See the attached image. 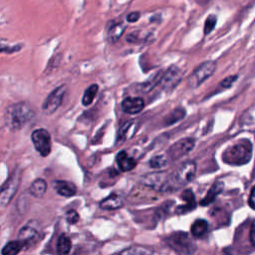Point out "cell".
<instances>
[{
  "label": "cell",
  "instance_id": "8",
  "mask_svg": "<svg viewBox=\"0 0 255 255\" xmlns=\"http://www.w3.org/2000/svg\"><path fill=\"white\" fill-rule=\"evenodd\" d=\"M142 182L144 185L159 191H167L168 189H170L171 184L175 183L173 178H168L164 172H154L146 174L142 178Z\"/></svg>",
  "mask_w": 255,
  "mask_h": 255
},
{
  "label": "cell",
  "instance_id": "23",
  "mask_svg": "<svg viewBox=\"0 0 255 255\" xmlns=\"http://www.w3.org/2000/svg\"><path fill=\"white\" fill-rule=\"evenodd\" d=\"M98 91H99V86L97 84H92L91 86H89L83 95L82 104L86 107L90 106L94 102V99L98 94Z\"/></svg>",
  "mask_w": 255,
  "mask_h": 255
},
{
  "label": "cell",
  "instance_id": "18",
  "mask_svg": "<svg viewBox=\"0 0 255 255\" xmlns=\"http://www.w3.org/2000/svg\"><path fill=\"white\" fill-rule=\"evenodd\" d=\"M224 188V184L222 182H215L208 190V192L206 193V195L203 197V199L200 201V204L203 206L209 205L211 202H213L215 200V198L217 197V195H219L221 193V191Z\"/></svg>",
  "mask_w": 255,
  "mask_h": 255
},
{
  "label": "cell",
  "instance_id": "17",
  "mask_svg": "<svg viewBox=\"0 0 255 255\" xmlns=\"http://www.w3.org/2000/svg\"><path fill=\"white\" fill-rule=\"evenodd\" d=\"M117 162L122 171H129L136 165V161L128 155L126 150H122L117 155Z\"/></svg>",
  "mask_w": 255,
  "mask_h": 255
},
{
  "label": "cell",
  "instance_id": "22",
  "mask_svg": "<svg viewBox=\"0 0 255 255\" xmlns=\"http://www.w3.org/2000/svg\"><path fill=\"white\" fill-rule=\"evenodd\" d=\"M125 31V25L122 23H116L112 25L108 31V39L111 43L117 42L123 35Z\"/></svg>",
  "mask_w": 255,
  "mask_h": 255
},
{
  "label": "cell",
  "instance_id": "6",
  "mask_svg": "<svg viewBox=\"0 0 255 255\" xmlns=\"http://www.w3.org/2000/svg\"><path fill=\"white\" fill-rule=\"evenodd\" d=\"M31 139L35 149L42 155L48 156L51 152V134L45 128H37L31 133Z\"/></svg>",
  "mask_w": 255,
  "mask_h": 255
},
{
  "label": "cell",
  "instance_id": "2",
  "mask_svg": "<svg viewBox=\"0 0 255 255\" xmlns=\"http://www.w3.org/2000/svg\"><path fill=\"white\" fill-rule=\"evenodd\" d=\"M252 155V144L249 140L243 139L229 146L222 153V159L225 163L231 165L246 164Z\"/></svg>",
  "mask_w": 255,
  "mask_h": 255
},
{
  "label": "cell",
  "instance_id": "19",
  "mask_svg": "<svg viewBox=\"0 0 255 255\" xmlns=\"http://www.w3.org/2000/svg\"><path fill=\"white\" fill-rule=\"evenodd\" d=\"M208 230V223L204 219H197L193 222L190 227V231L193 237L201 238L203 237Z\"/></svg>",
  "mask_w": 255,
  "mask_h": 255
},
{
  "label": "cell",
  "instance_id": "30",
  "mask_svg": "<svg viewBox=\"0 0 255 255\" xmlns=\"http://www.w3.org/2000/svg\"><path fill=\"white\" fill-rule=\"evenodd\" d=\"M238 79L237 75H232V76H228L225 79H223L220 83H219V87L221 89H228L230 88Z\"/></svg>",
  "mask_w": 255,
  "mask_h": 255
},
{
  "label": "cell",
  "instance_id": "27",
  "mask_svg": "<svg viewBox=\"0 0 255 255\" xmlns=\"http://www.w3.org/2000/svg\"><path fill=\"white\" fill-rule=\"evenodd\" d=\"M167 163V156L163 154H157L154 155L150 160H149V165L152 168H161L165 166Z\"/></svg>",
  "mask_w": 255,
  "mask_h": 255
},
{
  "label": "cell",
  "instance_id": "16",
  "mask_svg": "<svg viewBox=\"0 0 255 255\" xmlns=\"http://www.w3.org/2000/svg\"><path fill=\"white\" fill-rule=\"evenodd\" d=\"M125 203V198L122 195L119 194H111L108 197L104 198L100 202V207L102 209L112 210V209H118L121 208Z\"/></svg>",
  "mask_w": 255,
  "mask_h": 255
},
{
  "label": "cell",
  "instance_id": "33",
  "mask_svg": "<svg viewBox=\"0 0 255 255\" xmlns=\"http://www.w3.org/2000/svg\"><path fill=\"white\" fill-rule=\"evenodd\" d=\"M248 204L250 205V207L255 209V185L251 189V193H250L249 199H248Z\"/></svg>",
  "mask_w": 255,
  "mask_h": 255
},
{
  "label": "cell",
  "instance_id": "4",
  "mask_svg": "<svg viewBox=\"0 0 255 255\" xmlns=\"http://www.w3.org/2000/svg\"><path fill=\"white\" fill-rule=\"evenodd\" d=\"M181 78L182 72L177 67H170L165 72L157 75V77L153 79V84L154 86H158L160 89L169 92L179 84Z\"/></svg>",
  "mask_w": 255,
  "mask_h": 255
},
{
  "label": "cell",
  "instance_id": "32",
  "mask_svg": "<svg viewBox=\"0 0 255 255\" xmlns=\"http://www.w3.org/2000/svg\"><path fill=\"white\" fill-rule=\"evenodd\" d=\"M140 17V13L139 12H130L129 14H128L127 16V20L129 23H133L136 22Z\"/></svg>",
  "mask_w": 255,
  "mask_h": 255
},
{
  "label": "cell",
  "instance_id": "12",
  "mask_svg": "<svg viewBox=\"0 0 255 255\" xmlns=\"http://www.w3.org/2000/svg\"><path fill=\"white\" fill-rule=\"evenodd\" d=\"M39 240V232L38 229L32 224V222H29L27 225L22 227L18 234V241L23 246H30L35 244Z\"/></svg>",
  "mask_w": 255,
  "mask_h": 255
},
{
  "label": "cell",
  "instance_id": "31",
  "mask_svg": "<svg viewBox=\"0 0 255 255\" xmlns=\"http://www.w3.org/2000/svg\"><path fill=\"white\" fill-rule=\"evenodd\" d=\"M66 219L69 223L71 224H74L76 223L78 220H79V214L77 213V211L71 209L69 210L67 213H66Z\"/></svg>",
  "mask_w": 255,
  "mask_h": 255
},
{
  "label": "cell",
  "instance_id": "14",
  "mask_svg": "<svg viewBox=\"0 0 255 255\" xmlns=\"http://www.w3.org/2000/svg\"><path fill=\"white\" fill-rule=\"evenodd\" d=\"M181 198L182 200L185 201L184 205H179L177 206L175 212L177 214H185L191 210H193L196 207V200L195 196L192 192L191 189H186L181 193Z\"/></svg>",
  "mask_w": 255,
  "mask_h": 255
},
{
  "label": "cell",
  "instance_id": "5",
  "mask_svg": "<svg viewBox=\"0 0 255 255\" xmlns=\"http://www.w3.org/2000/svg\"><path fill=\"white\" fill-rule=\"evenodd\" d=\"M216 70V62L215 61H206L200 64L190 75L188 78V84L192 88L198 87L205 80L210 78L212 74Z\"/></svg>",
  "mask_w": 255,
  "mask_h": 255
},
{
  "label": "cell",
  "instance_id": "29",
  "mask_svg": "<svg viewBox=\"0 0 255 255\" xmlns=\"http://www.w3.org/2000/svg\"><path fill=\"white\" fill-rule=\"evenodd\" d=\"M132 123L133 121H128L127 123H125V125H123L119 130V135H118V140L122 139V140H125V138L127 137V133L128 131L129 130V128H131L132 126Z\"/></svg>",
  "mask_w": 255,
  "mask_h": 255
},
{
  "label": "cell",
  "instance_id": "24",
  "mask_svg": "<svg viewBox=\"0 0 255 255\" xmlns=\"http://www.w3.org/2000/svg\"><path fill=\"white\" fill-rule=\"evenodd\" d=\"M72 247V242L71 239L65 235L62 234L59 239H58V243H57V250H58V254L59 255H67Z\"/></svg>",
  "mask_w": 255,
  "mask_h": 255
},
{
  "label": "cell",
  "instance_id": "26",
  "mask_svg": "<svg viewBox=\"0 0 255 255\" xmlns=\"http://www.w3.org/2000/svg\"><path fill=\"white\" fill-rule=\"evenodd\" d=\"M23 248V245L18 241L8 242L2 249V255H17Z\"/></svg>",
  "mask_w": 255,
  "mask_h": 255
},
{
  "label": "cell",
  "instance_id": "34",
  "mask_svg": "<svg viewBox=\"0 0 255 255\" xmlns=\"http://www.w3.org/2000/svg\"><path fill=\"white\" fill-rule=\"evenodd\" d=\"M250 241L255 246V220L253 221L250 228Z\"/></svg>",
  "mask_w": 255,
  "mask_h": 255
},
{
  "label": "cell",
  "instance_id": "21",
  "mask_svg": "<svg viewBox=\"0 0 255 255\" xmlns=\"http://www.w3.org/2000/svg\"><path fill=\"white\" fill-rule=\"evenodd\" d=\"M118 255H153V251L145 246H131L124 249Z\"/></svg>",
  "mask_w": 255,
  "mask_h": 255
},
{
  "label": "cell",
  "instance_id": "1",
  "mask_svg": "<svg viewBox=\"0 0 255 255\" xmlns=\"http://www.w3.org/2000/svg\"><path fill=\"white\" fill-rule=\"evenodd\" d=\"M34 117L33 109L27 103L20 102L6 108L4 122L9 129L18 130L24 128Z\"/></svg>",
  "mask_w": 255,
  "mask_h": 255
},
{
  "label": "cell",
  "instance_id": "20",
  "mask_svg": "<svg viewBox=\"0 0 255 255\" xmlns=\"http://www.w3.org/2000/svg\"><path fill=\"white\" fill-rule=\"evenodd\" d=\"M46 189H47V183L44 179L42 178H37L35 179L29 187V191L30 193L35 196V197H42L45 193H46Z\"/></svg>",
  "mask_w": 255,
  "mask_h": 255
},
{
  "label": "cell",
  "instance_id": "25",
  "mask_svg": "<svg viewBox=\"0 0 255 255\" xmlns=\"http://www.w3.org/2000/svg\"><path fill=\"white\" fill-rule=\"evenodd\" d=\"M185 117V110L182 108H178L173 110L164 120V124L165 125H173L179 121H181L183 118Z\"/></svg>",
  "mask_w": 255,
  "mask_h": 255
},
{
  "label": "cell",
  "instance_id": "3",
  "mask_svg": "<svg viewBox=\"0 0 255 255\" xmlns=\"http://www.w3.org/2000/svg\"><path fill=\"white\" fill-rule=\"evenodd\" d=\"M166 244L179 255H191L196 249L194 241L185 232H174L165 238Z\"/></svg>",
  "mask_w": 255,
  "mask_h": 255
},
{
  "label": "cell",
  "instance_id": "10",
  "mask_svg": "<svg viewBox=\"0 0 255 255\" xmlns=\"http://www.w3.org/2000/svg\"><path fill=\"white\" fill-rule=\"evenodd\" d=\"M19 182H20V173L15 171L9 177V179H7L6 182L2 185L1 194H0V202L2 206L7 205L11 201L12 197L14 196V194L18 189Z\"/></svg>",
  "mask_w": 255,
  "mask_h": 255
},
{
  "label": "cell",
  "instance_id": "9",
  "mask_svg": "<svg viewBox=\"0 0 255 255\" xmlns=\"http://www.w3.org/2000/svg\"><path fill=\"white\" fill-rule=\"evenodd\" d=\"M196 173V164L192 160H187L183 162L175 171L173 175V180L179 186L184 185L190 181H192L195 177Z\"/></svg>",
  "mask_w": 255,
  "mask_h": 255
},
{
  "label": "cell",
  "instance_id": "7",
  "mask_svg": "<svg viewBox=\"0 0 255 255\" xmlns=\"http://www.w3.org/2000/svg\"><path fill=\"white\" fill-rule=\"evenodd\" d=\"M67 91V86L66 85H61L54 89L46 98L42 105V110L46 115H51L55 113L59 107L63 103L64 96Z\"/></svg>",
  "mask_w": 255,
  "mask_h": 255
},
{
  "label": "cell",
  "instance_id": "15",
  "mask_svg": "<svg viewBox=\"0 0 255 255\" xmlns=\"http://www.w3.org/2000/svg\"><path fill=\"white\" fill-rule=\"evenodd\" d=\"M54 189L62 196L70 197L76 194L77 187L74 183L66 180H56L53 182Z\"/></svg>",
  "mask_w": 255,
  "mask_h": 255
},
{
  "label": "cell",
  "instance_id": "13",
  "mask_svg": "<svg viewBox=\"0 0 255 255\" xmlns=\"http://www.w3.org/2000/svg\"><path fill=\"white\" fill-rule=\"evenodd\" d=\"M144 108V101L139 97H127L122 102V109L125 113L135 115Z\"/></svg>",
  "mask_w": 255,
  "mask_h": 255
},
{
  "label": "cell",
  "instance_id": "11",
  "mask_svg": "<svg viewBox=\"0 0 255 255\" xmlns=\"http://www.w3.org/2000/svg\"><path fill=\"white\" fill-rule=\"evenodd\" d=\"M194 144H195V140L192 137L181 138L169 147L167 154L172 159L180 158L183 155L187 154L189 151H191L192 148L194 147Z\"/></svg>",
  "mask_w": 255,
  "mask_h": 255
},
{
  "label": "cell",
  "instance_id": "28",
  "mask_svg": "<svg viewBox=\"0 0 255 255\" xmlns=\"http://www.w3.org/2000/svg\"><path fill=\"white\" fill-rule=\"evenodd\" d=\"M217 22V18L215 15H209L204 23V35H208L215 27Z\"/></svg>",
  "mask_w": 255,
  "mask_h": 255
}]
</instances>
